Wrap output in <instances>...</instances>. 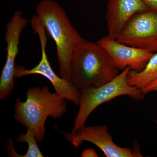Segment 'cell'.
I'll return each instance as SVG.
<instances>
[{
	"mask_svg": "<svg viewBox=\"0 0 157 157\" xmlns=\"http://www.w3.org/2000/svg\"><path fill=\"white\" fill-rule=\"evenodd\" d=\"M119 71L106 51L97 42L86 40L71 55L70 80L79 91L104 85L115 78Z\"/></svg>",
	"mask_w": 157,
	"mask_h": 157,
	"instance_id": "obj_1",
	"label": "cell"
},
{
	"mask_svg": "<svg viewBox=\"0 0 157 157\" xmlns=\"http://www.w3.org/2000/svg\"><path fill=\"white\" fill-rule=\"evenodd\" d=\"M66 100L57 93L51 92L47 86L31 88L27 91L25 101L20 98L15 101L14 119L34 133L37 142H42L46 133V120L59 118L66 113Z\"/></svg>",
	"mask_w": 157,
	"mask_h": 157,
	"instance_id": "obj_2",
	"label": "cell"
},
{
	"mask_svg": "<svg viewBox=\"0 0 157 157\" xmlns=\"http://www.w3.org/2000/svg\"><path fill=\"white\" fill-rule=\"evenodd\" d=\"M36 16L56 45L61 77L70 81V59L73 51L86 41L70 22L66 11L52 0H42L38 4Z\"/></svg>",
	"mask_w": 157,
	"mask_h": 157,
	"instance_id": "obj_3",
	"label": "cell"
},
{
	"mask_svg": "<svg viewBox=\"0 0 157 157\" xmlns=\"http://www.w3.org/2000/svg\"><path fill=\"white\" fill-rule=\"evenodd\" d=\"M130 70L129 67L125 68L115 78L104 85L80 90L79 109L72 132L85 125L88 118L98 106L114 98L127 95L137 101L144 99L145 95L141 90L128 83V75Z\"/></svg>",
	"mask_w": 157,
	"mask_h": 157,
	"instance_id": "obj_4",
	"label": "cell"
},
{
	"mask_svg": "<svg viewBox=\"0 0 157 157\" xmlns=\"http://www.w3.org/2000/svg\"><path fill=\"white\" fill-rule=\"evenodd\" d=\"M32 28L38 34L41 44L42 57L41 60L36 67L27 70L22 66H16L15 78H18L27 75L38 74L44 76L50 82L54 88L56 92L66 100L72 101L74 104L78 105L80 101V92L71 82L59 77L52 70L46 52V32L39 22L36 15H34L31 20Z\"/></svg>",
	"mask_w": 157,
	"mask_h": 157,
	"instance_id": "obj_5",
	"label": "cell"
},
{
	"mask_svg": "<svg viewBox=\"0 0 157 157\" xmlns=\"http://www.w3.org/2000/svg\"><path fill=\"white\" fill-rule=\"evenodd\" d=\"M60 132L76 150L84 141H87L98 147L107 157H143L138 144H134L132 148L120 147L115 144L106 125H84L74 132Z\"/></svg>",
	"mask_w": 157,
	"mask_h": 157,
	"instance_id": "obj_6",
	"label": "cell"
},
{
	"mask_svg": "<svg viewBox=\"0 0 157 157\" xmlns=\"http://www.w3.org/2000/svg\"><path fill=\"white\" fill-rule=\"evenodd\" d=\"M117 40L125 45L157 52V11L148 10L135 14Z\"/></svg>",
	"mask_w": 157,
	"mask_h": 157,
	"instance_id": "obj_7",
	"label": "cell"
},
{
	"mask_svg": "<svg viewBox=\"0 0 157 157\" xmlns=\"http://www.w3.org/2000/svg\"><path fill=\"white\" fill-rule=\"evenodd\" d=\"M27 24L28 20L22 17V12L16 11L6 24V60L0 77V100L2 101L6 100L14 90L15 60L19 51L20 38Z\"/></svg>",
	"mask_w": 157,
	"mask_h": 157,
	"instance_id": "obj_8",
	"label": "cell"
},
{
	"mask_svg": "<svg viewBox=\"0 0 157 157\" xmlns=\"http://www.w3.org/2000/svg\"><path fill=\"white\" fill-rule=\"evenodd\" d=\"M97 43L106 51L116 67L122 71L128 67L131 70L141 71L154 53L125 45L108 36L99 39Z\"/></svg>",
	"mask_w": 157,
	"mask_h": 157,
	"instance_id": "obj_9",
	"label": "cell"
},
{
	"mask_svg": "<svg viewBox=\"0 0 157 157\" xmlns=\"http://www.w3.org/2000/svg\"><path fill=\"white\" fill-rule=\"evenodd\" d=\"M107 7V36L114 39L134 15L150 10L142 0H108Z\"/></svg>",
	"mask_w": 157,
	"mask_h": 157,
	"instance_id": "obj_10",
	"label": "cell"
},
{
	"mask_svg": "<svg viewBox=\"0 0 157 157\" xmlns=\"http://www.w3.org/2000/svg\"><path fill=\"white\" fill-rule=\"evenodd\" d=\"M157 78V52L149 60L146 67L141 71L130 70L128 75V82L131 86L140 90Z\"/></svg>",
	"mask_w": 157,
	"mask_h": 157,
	"instance_id": "obj_11",
	"label": "cell"
},
{
	"mask_svg": "<svg viewBox=\"0 0 157 157\" xmlns=\"http://www.w3.org/2000/svg\"><path fill=\"white\" fill-rule=\"evenodd\" d=\"M16 140L17 143H26L28 145L27 152L21 157H44L37 145V141L35 135L30 130H27L26 133L18 135Z\"/></svg>",
	"mask_w": 157,
	"mask_h": 157,
	"instance_id": "obj_12",
	"label": "cell"
},
{
	"mask_svg": "<svg viewBox=\"0 0 157 157\" xmlns=\"http://www.w3.org/2000/svg\"><path fill=\"white\" fill-rule=\"evenodd\" d=\"M141 90L145 95L151 92H157V78L147 86L146 87Z\"/></svg>",
	"mask_w": 157,
	"mask_h": 157,
	"instance_id": "obj_13",
	"label": "cell"
},
{
	"mask_svg": "<svg viewBox=\"0 0 157 157\" xmlns=\"http://www.w3.org/2000/svg\"><path fill=\"white\" fill-rule=\"evenodd\" d=\"M150 10L157 12V0H142Z\"/></svg>",
	"mask_w": 157,
	"mask_h": 157,
	"instance_id": "obj_14",
	"label": "cell"
},
{
	"mask_svg": "<svg viewBox=\"0 0 157 157\" xmlns=\"http://www.w3.org/2000/svg\"><path fill=\"white\" fill-rule=\"evenodd\" d=\"M96 151L93 149L88 148L85 150L81 154L82 157H98Z\"/></svg>",
	"mask_w": 157,
	"mask_h": 157,
	"instance_id": "obj_15",
	"label": "cell"
},
{
	"mask_svg": "<svg viewBox=\"0 0 157 157\" xmlns=\"http://www.w3.org/2000/svg\"><path fill=\"white\" fill-rule=\"evenodd\" d=\"M155 124H156L157 125V120H156L155 121Z\"/></svg>",
	"mask_w": 157,
	"mask_h": 157,
	"instance_id": "obj_16",
	"label": "cell"
}]
</instances>
